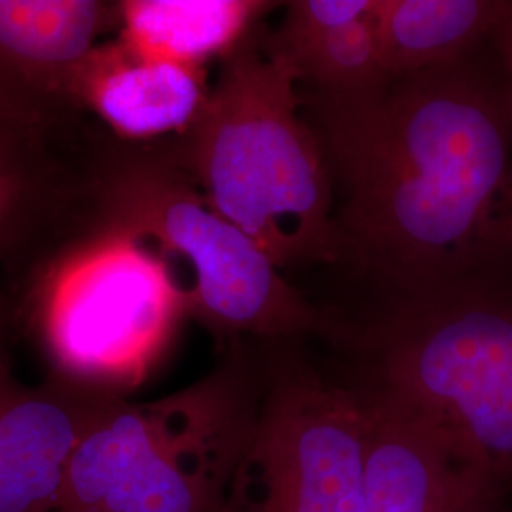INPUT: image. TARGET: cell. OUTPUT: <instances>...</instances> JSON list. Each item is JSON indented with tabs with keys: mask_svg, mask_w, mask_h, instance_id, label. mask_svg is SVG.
<instances>
[{
	"mask_svg": "<svg viewBox=\"0 0 512 512\" xmlns=\"http://www.w3.org/2000/svg\"><path fill=\"white\" fill-rule=\"evenodd\" d=\"M346 255L408 294L458 281L501 243L511 181L503 103L459 63L355 97L302 93Z\"/></svg>",
	"mask_w": 512,
	"mask_h": 512,
	"instance_id": "6da1fadb",
	"label": "cell"
},
{
	"mask_svg": "<svg viewBox=\"0 0 512 512\" xmlns=\"http://www.w3.org/2000/svg\"><path fill=\"white\" fill-rule=\"evenodd\" d=\"M173 141L209 203L281 272L346 256L298 74L264 29L220 61L200 118Z\"/></svg>",
	"mask_w": 512,
	"mask_h": 512,
	"instance_id": "7a4b0ae2",
	"label": "cell"
},
{
	"mask_svg": "<svg viewBox=\"0 0 512 512\" xmlns=\"http://www.w3.org/2000/svg\"><path fill=\"white\" fill-rule=\"evenodd\" d=\"M458 281L327 334L348 357L344 378L414 414L512 495V298Z\"/></svg>",
	"mask_w": 512,
	"mask_h": 512,
	"instance_id": "3957f363",
	"label": "cell"
},
{
	"mask_svg": "<svg viewBox=\"0 0 512 512\" xmlns=\"http://www.w3.org/2000/svg\"><path fill=\"white\" fill-rule=\"evenodd\" d=\"M167 397L118 399L74 450L57 512H234L268 346L236 344Z\"/></svg>",
	"mask_w": 512,
	"mask_h": 512,
	"instance_id": "277c9868",
	"label": "cell"
},
{
	"mask_svg": "<svg viewBox=\"0 0 512 512\" xmlns=\"http://www.w3.org/2000/svg\"><path fill=\"white\" fill-rule=\"evenodd\" d=\"M143 241L175 270L190 317L220 348L283 346L327 323L255 241L209 203L173 139L128 143L109 131L93 171V226Z\"/></svg>",
	"mask_w": 512,
	"mask_h": 512,
	"instance_id": "5b68a950",
	"label": "cell"
},
{
	"mask_svg": "<svg viewBox=\"0 0 512 512\" xmlns=\"http://www.w3.org/2000/svg\"><path fill=\"white\" fill-rule=\"evenodd\" d=\"M25 311L50 374L128 399L190 317L175 270L105 224L67 241L25 277Z\"/></svg>",
	"mask_w": 512,
	"mask_h": 512,
	"instance_id": "8992f818",
	"label": "cell"
},
{
	"mask_svg": "<svg viewBox=\"0 0 512 512\" xmlns=\"http://www.w3.org/2000/svg\"><path fill=\"white\" fill-rule=\"evenodd\" d=\"M365 399L291 344L270 346L234 512H365Z\"/></svg>",
	"mask_w": 512,
	"mask_h": 512,
	"instance_id": "52a82bcc",
	"label": "cell"
},
{
	"mask_svg": "<svg viewBox=\"0 0 512 512\" xmlns=\"http://www.w3.org/2000/svg\"><path fill=\"white\" fill-rule=\"evenodd\" d=\"M107 135L88 114L40 122L0 103V264L25 277L93 226V171Z\"/></svg>",
	"mask_w": 512,
	"mask_h": 512,
	"instance_id": "ba28073f",
	"label": "cell"
},
{
	"mask_svg": "<svg viewBox=\"0 0 512 512\" xmlns=\"http://www.w3.org/2000/svg\"><path fill=\"white\" fill-rule=\"evenodd\" d=\"M118 399L54 374L23 384L2 353L0 512H57L74 450Z\"/></svg>",
	"mask_w": 512,
	"mask_h": 512,
	"instance_id": "9c48e42d",
	"label": "cell"
},
{
	"mask_svg": "<svg viewBox=\"0 0 512 512\" xmlns=\"http://www.w3.org/2000/svg\"><path fill=\"white\" fill-rule=\"evenodd\" d=\"M110 29L118 2L0 0V103L40 122L86 116L74 105V74Z\"/></svg>",
	"mask_w": 512,
	"mask_h": 512,
	"instance_id": "30bf717a",
	"label": "cell"
},
{
	"mask_svg": "<svg viewBox=\"0 0 512 512\" xmlns=\"http://www.w3.org/2000/svg\"><path fill=\"white\" fill-rule=\"evenodd\" d=\"M359 391L368 425L365 512H509L512 495L461 461L433 429L399 404Z\"/></svg>",
	"mask_w": 512,
	"mask_h": 512,
	"instance_id": "8fae6325",
	"label": "cell"
},
{
	"mask_svg": "<svg viewBox=\"0 0 512 512\" xmlns=\"http://www.w3.org/2000/svg\"><path fill=\"white\" fill-rule=\"evenodd\" d=\"M71 92L74 105L112 137L154 143L190 131L211 84L205 69L148 59L116 37L86 55Z\"/></svg>",
	"mask_w": 512,
	"mask_h": 512,
	"instance_id": "7c38bea8",
	"label": "cell"
},
{
	"mask_svg": "<svg viewBox=\"0 0 512 512\" xmlns=\"http://www.w3.org/2000/svg\"><path fill=\"white\" fill-rule=\"evenodd\" d=\"M376 0H294L275 35L300 86L321 97H355L384 84L374 25Z\"/></svg>",
	"mask_w": 512,
	"mask_h": 512,
	"instance_id": "4fadbf2b",
	"label": "cell"
},
{
	"mask_svg": "<svg viewBox=\"0 0 512 512\" xmlns=\"http://www.w3.org/2000/svg\"><path fill=\"white\" fill-rule=\"evenodd\" d=\"M272 6L258 0H122L118 38L148 59L205 69L232 54Z\"/></svg>",
	"mask_w": 512,
	"mask_h": 512,
	"instance_id": "5bb4252c",
	"label": "cell"
},
{
	"mask_svg": "<svg viewBox=\"0 0 512 512\" xmlns=\"http://www.w3.org/2000/svg\"><path fill=\"white\" fill-rule=\"evenodd\" d=\"M511 21L512 2L501 0H376L384 76L401 78L459 63L475 42Z\"/></svg>",
	"mask_w": 512,
	"mask_h": 512,
	"instance_id": "9a60e30c",
	"label": "cell"
},
{
	"mask_svg": "<svg viewBox=\"0 0 512 512\" xmlns=\"http://www.w3.org/2000/svg\"><path fill=\"white\" fill-rule=\"evenodd\" d=\"M501 243H512V215L501 228Z\"/></svg>",
	"mask_w": 512,
	"mask_h": 512,
	"instance_id": "2e32d148",
	"label": "cell"
},
{
	"mask_svg": "<svg viewBox=\"0 0 512 512\" xmlns=\"http://www.w3.org/2000/svg\"><path fill=\"white\" fill-rule=\"evenodd\" d=\"M507 27H509V38H511V55H512V21H511V23H507Z\"/></svg>",
	"mask_w": 512,
	"mask_h": 512,
	"instance_id": "e0dca14e",
	"label": "cell"
},
{
	"mask_svg": "<svg viewBox=\"0 0 512 512\" xmlns=\"http://www.w3.org/2000/svg\"><path fill=\"white\" fill-rule=\"evenodd\" d=\"M0 327H2V319H0ZM4 353V349H2V338H0V355Z\"/></svg>",
	"mask_w": 512,
	"mask_h": 512,
	"instance_id": "ac0fdd59",
	"label": "cell"
},
{
	"mask_svg": "<svg viewBox=\"0 0 512 512\" xmlns=\"http://www.w3.org/2000/svg\"><path fill=\"white\" fill-rule=\"evenodd\" d=\"M509 512H512V503H511V509H509Z\"/></svg>",
	"mask_w": 512,
	"mask_h": 512,
	"instance_id": "d6986e66",
	"label": "cell"
}]
</instances>
